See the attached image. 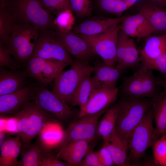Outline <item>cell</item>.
<instances>
[{
  "instance_id": "1",
  "label": "cell",
  "mask_w": 166,
  "mask_h": 166,
  "mask_svg": "<svg viewBox=\"0 0 166 166\" xmlns=\"http://www.w3.org/2000/svg\"><path fill=\"white\" fill-rule=\"evenodd\" d=\"M11 116L18 121V134L20 137L22 148L30 144L48 125L56 122L54 117L44 110L34 98L22 110Z\"/></svg>"
},
{
  "instance_id": "2",
  "label": "cell",
  "mask_w": 166,
  "mask_h": 166,
  "mask_svg": "<svg viewBox=\"0 0 166 166\" xmlns=\"http://www.w3.org/2000/svg\"><path fill=\"white\" fill-rule=\"evenodd\" d=\"M12 13L16 23L33 24L40 30H56L54 15L45 8L40 0H9L4 6Z\"/></svg>"
},
{
  "instance_id": "3",
  "label": "cell",
  "mask_w": 166,
  "mask_h": 166,
  "mask_svg": "<svg viewBox=\"0 0 166 166\" xmlns=\"http://www.w3.org/2000/svg\"><path fill=\"white\" fill-rule=\"evenodd\" d=\"M40 30L28 23H16L9 41L6 45L16 62L21 67L31 57Z\"/></svg>"
},
{
  "instance_id": "4",
  "label": "cell",
  "mask_w": 166,
  "mask_h": 166,
  "mask_svg": "<svg viewBox=\"0 0 166 166\" xmlns=\"http://www.w3.org/2000/svg\"><path fill=\"white\" fill-rule=\"evenodd\" d=\"M140 66L131 76L123 77L122 93L125 97L151 99L160 92L159 87L166 86V82L156 77L152 70Z\"/></svg>"
},
{
  "instance_id": "5",
  "label": "cell",
  "mask_w": 166,
  "mask_h": 166,
  "mask_svg": "<svg viewBox=\"0 0 166 166\" xmlns=\"http://www.w3.org/2000/svg\"><path fill=\"white\" fill-rule=\"evenodd\" d=\"M116 131L128 140L133 130L151 107L148 98L126 97L118 104Z\"/></svg>"
},
{
  "instance_id": "6",
  "label": "cell",
  "mask_w": 166,
  "mask_h": 166,
  "mask_svg": "<svg viewBox=\"0 0 166 166\" xmlns=\"http://www.w3.org/2000/svg\"><path fill=\"white\" fill-rule=\"evenodd\" d=\"M68 70L61 71L55 78L52 92L67 104L71 100L78 85L86 75L93 72L94 67L76 59Z\"/></svg>"
},
{
  "instance_id": "7",
  "label": "cell",
  "mask_w": 166,
  "mask_h": 166,
  "mask_svg": "<svg viewBox=\"0 0 166 166\" xmlns=\"http://www.w3.org/2000/svg\"><path fill=\"white\" fill-rule=\"evenodd\" d=\"M153 120L151 107L129 138L128 166L138 163L143 157L146 150L154 143Z\"/></svg>"
},
{
  "instance_id": "8",
  "label": "cell",
  "mask_w": 166,
  "mask_h": 166,
  "mask_svg": "<svg viewBox=\"0 0 166 166\" xmlns=\"http://www.w3.org/2000/svg\"><path fill=\"white\" fill-rule=\"evenodd\" d=\"M31 57L59 61L70 66L74 61L62 43L57 31L52 29L40 30Z\"/></svg>"
},
{
  "instance_id": "9",
  "label": "cell",
  "mask_w": 166,
  "mask_h": 166,
  "mask_svg": "<svg viewBox=\"0 0 166 166\" xmlns=\"http://www.w3.org/2000/svg\"><path fill=\"white\" fill-rule=\"evenodd\" d=\"M120 30L119 25L101 34L79 35L87 42L96 55L102 58L105 64L115 67L117 63V40Z\"/></svg>"
},
{
  "instance_id": "10",
  "label": "cell",
  "mask_w": 166,
  "mask_h": 166,
  "mask_svg": "<svg viewBox=\"0 0 166 166\" xmlns=\"http://www.w3.org/2000/svg\"><path fill=\"white\" fill-rule=\"evenodd\" d=\"M106 111L82 116L71 123L64 131L60 149L73 141L86 140L90 142L94 139L97 136L99 119Z\"/></svg>"
},
{
  "instance_id": "11",
  "label": "cell",
  "mask_w": 166,
  "mask_h": 166,
  "mask_svg": "<svg viewBox=\"0 0 166 166\" xmlns=\"http://www.w3.org/2000/svg\"><path fill=\"white\" fill-rule=\"evenodd\" d=\"M67 66L59 61L31 57L24 66V69L29 77L45 86L54 81Z\"/></svg>"
},
{
  "instance_id": "12",
  "label": "cell",
  "mask_w": 166,
  "mask_h": 166,
  "mask_svg": "<svg viewBox=\"0 0 166 166\" xmlns=\"http://www.w3.org/2000/svg\"><path fill=\"white\" fill-rule=\"evenodd\" d=\"M34 98L44 110L59 120H66L74 114L67 103L37 81Z\"/></svg>"
},
{
  "instance_id": "13",
  "label": "cell",
  "mask_w": 166,
  "mask_h": 166,
  "mask_svg": "<svg viewBox=\"0 0 166 166\" xmlns=\"http://www.w3.org/2000/svg\"><path fill=\"white\" fill-rule=\"evenodd\" d=\"M36 82L15 92L0 96V117L10 116L31 101L34 98Z\"/></svg>"
},
{
  "instance_id": "14",
  "label": "cell",
  "mask_w": 166,
  "mask_h": 166,
  "mask_svg": "<svg viewBox=\"0 0 166 166\" xmlns=\"http://www.w3.org/2000/svg\"><path fill=\"white\" fill-rule=\"evenodd\" d=\"M118 93L117 87L95 89L85 105L80 110L76 119L108 110L116 101Z\"/></svg>"
},
{
  "instance_id": "15",
  "label": "cell",
  "mask_w": 166,
  "mask_h": 166,
  "mask_svg": "<svg viewBox=\"0 0 166 166\" xmlns=\"http://www.w3.org/2000/svg\"><path fill=\"white\" fill-rule=\"evenodd\" d=\"M57 31L67 51L76 59L89 63L96 55L87 42L80 36L70 31Z\"/></svg>"
},
{
  "instance_id": "16",
  "label": "cell",
  "mask_w": 166,
  "mask_h": 166,
  "mask_svg": "<svg viewBox=\"0 0 166 166\" xmlns=\"http://www.w3.org/2000/svg\"><path fill=\"white\" fill-rule=\"evenodd\" d=\"M125 17V16L114 18H93L74 26L70 32L77 34L86 35L101 34L119 26Z\"/></svg>"
},
{
  "instance_id": "17",
  "label": "cell",
  "mask_w": 166,
  "mask_h": 166,
  "mask_svg": "<svg viewBox=\"0 0 166 166\" xmlns=\"http://www.w3.org/2000/svg\"><path fill=\"white\" fill-rule=\"evenodd\" d=\"M24 69L0 68V96L19 90L30 84Z\"/></svg>"
},
{
  "instance_id": "18",
  "label": "cell",
  "mask_w": 166,
  "mask_h": 166,
  "mask_svg": "<svg viewBox=\"0 0 166 166\" xmlns=\"http://www.w3.org/2000/svg\"><path fill=\"white\" fill-rule=\"evenodd\" d=\"M120 30L128 36L133 38L147 37L154 33L152 25L142 14L125 17L119 25Z\"/></svg>"
},
{
  "instance_id": "19",
  "label": "cell",
  "mask_w": 166,
  "mask_h": 166,
  "mask_svg": "<svg viewBox=\"0 0 166 166\" xmlns=\"http://www.w3.org/2000/svg\"><path fill=\"white\" fill-rule=\"evenodd\" d=\"M148 1L141 4L139 12L148 20L154 33L157 35L166 34V7Z\"/></svg>"
},
{
  "instance_id": "20",
  "label": "cell",
  "mask_w": 166,
  "mask_h": 166,
  "mask_svg": "<svg viewBox=\"0 0 166 166\" xmlns=\"http://www.w3.org/2000/svg\"><path fill=\"white\" fill-rule=\"evenodd\" d=\"M104 144L110 153L115 165L128 166V140L115 130Z\"/></svg>"
},
{
  "instance_id": "21",
  "label": "cell",
  "mask_w": 166,
  "mask_h": 166,
  "mask_svg": "<svg viewBox=\"0 0 166 166\" xmlns=\"http://www.w3.org/2000/svg\"><path fill=\"white\" fill-rule=\"evenodd\" d=\"M123 70L108 65L105 63L94 66L92 77L95 89L114 88Z\"/></svg>"
},
{
  "instance_id": "22",
  "label": "cell",
  "mask_w": 166,
  "mask_h": 166,
  "mask_svg": "<svg viewBox=\"0 0 166 166\" xmlns=\"http://www.w3.org/2000/svg\"><path fill=\"white\" fill-rule=\"evenodd\" d=\"M89 142L86 140L71 142L60 149L56 156L72 166L81 165L84 158L90 150Z\"/></svg>"
},
{
  "instance_id": "23",
  "label": "cell",
  "mask_w": 166,
  "mask_h": 166,
  "mask_svg": "<svg viewBox=\"0 0 166 166\" xmlns=\"http://www.w3.org/2000/svg\"><path fill=\"white\" fill-rule=\"evenodd\" d=\"M151 105L156 124L153 136L155 143L166 128V86L162 92L151 99Z\"/></svg>"
},
{
  "instance_id": "24",
  "label": "cell",
  "mask_w": 166,
  "mask_h": 166,
  "mask_svg": "<svg viewBox=\"0 0 166 166\" xmlns=\"http://www.w3.org/2000/svg\"><path fill=\"white\" fill-rule=\"evenodd\" d=\"M22 147L18 134L14 137L7 135L4 142L0 146V166H18L17 158Z\"/></svg>"
},
{
  "instance_id": "25",
  "label": "cell",
  "mask_w": 166,
  "mask_h": 166,
  "mask_svg": "<svg viewBox=\"0 0 166 166\" xmlns=\"http://www.w3.org/2000/svg\"><path fill=\"white\" fill-rule=\"evenodd\" d=\"M48 151L40 143H30L21 148V158L18 166H42Z\"/></svg>"
},
{
  "instance_id": "26",
  "label": "cell",
  "mask_w": 166,
  "mask_h": 166,
  "mask_svg": "<svg viewBox=\"0 0 166 166\" xmlns=\"http://www.w3.org/2000/svg\"><path fill=\"white\" fill-rule=\"evenodd\" d=\"M166 53V34L147 39L140 53L141 61L154 59Z\"/></svg>"
},
{
  "instance_id": "27",
  "label": "cell",
  "mask_w": 166,
  "mask_h": 166,
  "mask_svg": "<svg viewBox=\"0 0 166 166\" xmlns=\"http://www.w3.org/2000/svg\"><path fill=\"white\" fill-rule=\"evenodd\" d=\"M64 131L56 122L49 124L40 133V143L48 151L61 144L64 136Z\"/></svg>"
},
{
  "instance_id": "28",
  "label": "cell",
  "mask_w": 166,
  "mask_h": 166,
  "mask_svg": "<svg viewBox=\"0 0 166 166\" xmlns=\"http://www.w3.org/2000/svg\"><path fill=\"white\" fill-rule=\"evenodd\" d=\"M91 74L82 80L76 90L69 103L73 106H78L80 109L87 104L92 92L95 89Z\"/></svg>"
},
{
  "instance_id": "29",
  "label": "cell",
  "mask_w": 166,
  "mask_h": 166,
  "mask_svg": "<svg viewBox=\"0 0 166 166\" xmlns=\"http://www.w3.org/2000/svg\"><path fill=\"white\" fill-rule=\"evenodd\" d=\"M118 113L117 104L108 109L99 122L97 136L104 140L108 139L115 130Z\"/></svg>"
},
{
  "instance_id": "30",
  "label": "cell",
  "mask_w": 166,
  "mask_h": 166,
  "mask_svg": "<svg viewBox=\"0 0 166 166\" xmlns=\"http://www.w3.org/2000/svg\"><path fill=\"white\" fill-rule=\"evenodd\" d=\"M16 22L10 10L6 7H0V42L8 43Z\"/></svg>"
},
{
  "instance_id": "31",
  "label": "cell",
  "mask_w": 166,
  "mask_h": 166,
  "mask_svg": "<svg viewBox=\"0 0 166 166\" xmlns=\"http://www.w3.org/2000/svg\"><path fill=\"white\" fill-rule=\"evenodd\" d=\"M141 62V58L135 42L133 39L129 38L122 61L116 67L123 70L126 69H133L139 65Z\"/></svg>"
},
{
  "instance_id": "32",
  "label": "cell",
  "mask_w": 166,
  "mask_h": 166,
  "mask_svg": "<svg viewBox=\"0 0 166 166\" xmlns=\"http://www.w3.org/2000/svg\"><path fill=\"white\" fill-rule=\"evenodd\" d=\"M136 0H97V5L101 10L116 15H120L132 6Z\"/></svg>"
},
{
  "instance_id": "33",
  "label": "cell",
  "mask_w": 166,
  "mask_h": 166,
  "mask_svg": "<svg viewBox=\"0 0 166 166\" xmlns=\"http://www.w3.org/2000/svg\"><path fill=\"white\" fill-rule=\"evenodd\" d=\"M75 18L71 9H67L59 13L53 20L56 30L66 32L70 31L74 24Z\"/></svg>"
},
{
  "instance_id": "34",
  "label": "cell",
  "mask_w": 166,
  "mask_h": 166,
  "mask_svg": "<svg viewBox=\"0 0 166 166\" xmlns=\"http://www.w3.org/2000/svg\"><path fill=\"white\" fill-rule=\"evenodd\" d=\"M71 9L77 16L80 19L91 14L93 7L90 0H69Z\"/></svg>"
},
{
  "instance_id": "35",
  "label": "cell",
  "mask_w": 166,
  "mask_h": 166,
  "mask_svg": "<svg viewBox=\"0 0 166 166\" xmlns=\"http://www.w3.org/2000/svg\"><path fill=\"white\" fill-rule=\"evenodd\" d=\"M160 138L152 145L154 162L156 165L166 166V136Z\"/></svg>"
},
{
  "instance_id": "36",
  "label": "cell",
  "mask_w": 166,
  "mask_h": 166,
  "mask_svg": "<svg viewBox=\"0 0 166 166\" xmlns=\"http://www.w3.org/2000/svg\"><path fill=\"white\" fill-rule=\"evenodd\" d=\"M10 70L21 67L14 59L6 45L0 42V68Z\"/></svg>"
},
{
  "instance_id": "37",
  "label": "cell",
  "mask_w": 166,
  "mask_h": 166,
  "mask_svg": "<svg viewBox=\"0 0 166 166\" xmlns=\"http://www.w3.org/2000/svg\"><path fill=\"white\" fill-rule=\"evenodd\" d=\"M40 0L43 6L54 16L66 9L72 10L69 0Z\"/></svg>"
},
{
  "instance_id": "38",
  "label": "cell",
  "mask_w": 166,
  "mask_h": 166,
  "mask_svg": "<svg viewBox=\"0 0 166 166\" xmlns=\"http://www.w3.org/2000/svg\"><path fill=\"white\" fill-rule=\"evenodd\" d=\"M140 65L149 69L157 70L166 77V53L152 60L141 61Z\"/></svg>"
},
{
  "instance_id": "39",
  "label": "cell",
  "mask_w": 166,
  "mask_h": 166,
  "mask_svg": "<svg viewBox=\"0 0 166 166\" xmlns=\"http://www.w3.org/2000/svg\"><path fill=\"white\" fill-rule=\"evenodd\" d=\"M128 38V36L120 30H119L118 34L117 42L116 66L119 65L122 61Z\"/></svg>"
},
{
  "instance_id": "40",
  "label": "cell",
  "mask_w": 166,
  "mask_h": 166,
  "mask_svg": "<svg viewBox=\"0 0 166 166\" xmlns=\"http://www.w3.org/2000/svg\"><path fill=\"white\" fill-rule=\"evenodd\" d=\"M96 152L103 166H111L114 165L110 153L104 144L99 151Z\"/></svg>"
},
{
  "instance_id": "41",
  "label": "cell",
  "mask_w": 166,
  "mask_h": 166,
  "mask_svg": "<svg viewBox=\"0 0 166 166\" xmlns=\"http://www.w3.org/2000/svg\"><path fill=\"white\" fill-rule=\"evenodd\" d=\"M82 166H103L96 152L89 150L84 158L81 164Z\"/></svg>"
},
{
  "instance_id": "42",
  "label": "cell",
  "mask_w": 166,
  "mask_h": 166,
  "mask_svg": "<svg viewBox=\"0 0 166 166\" xmlns=\"http://www.w3.org/2000/svg\"><path fill=\"white\" fill-rule=\"evenodd\" d=\"M42 166H72L69 164L59 159L56 156L47 154L44 158Z\"/></svg>"
},
{
  "instance_id": "43",
  "label": "cell",
  "mask_w": 166,
  "mask_h": 166,
  "mask_svg": "<svg viewBox=\"0 0 166 166\" xmlns=\"http://www.w3.org/2000/svg\"><path fill=\"white\" fill-rule=\"evenodd\" d=\"M5 131L9 133H18V122L15 117L11 116L7 118Z\"/></svg>"
},
{
  "instance_id": "44",
  "label": "cell",
  "mask_w": 166,
  "mask_h": 166,
  "mask_svg": "<svg viewBox=\"0 0 166 166\" xmlns=\"http://www.w3.org/2000/svg\"><path fill=\"white\" fill-rule=\"evenodd\" d=\"M8 133L5 131H0V146L3 144L5 140Z\"/></svg>"
},
{
  "instance_id": "45",
  "label": "cell",
  "mask_w": 166,
  "mask_h": 166,
  "mask_svg": "<svg viewBox=\"0 0 166 166\" xmlns=\"http://www.w3.org/2000/svg\"><path fill=\"white\" fill-rule=\"evenodd\" d=\"M3 117V118H2V117H1L0 131H5L6 130L7 118H4V117Z\"/></svg>"
},
{
  "instance_id": "46",
  "label": "cell",
  "mask_w": 166,
  "mask_h": 166,
  "mask_svg": "<svg viewBox=\"0 0 166 166\" xmlns=\"http://www.w3.org/2000/svg\"><path fill=\"white\" fill-rule=\"evenodd\" d=\"M162 6L166 7V0H148Z\"/></svg>"
},
{
  "instance_id": "47",
  "label": "cell",
  "mask_w": 166,
  "mask_h": 166,
  "mask_svg": "<svg viewBox=\"0 0 166 166\" xmlns=\"http://www.w3.org/2000/svg\"><path fill=\"white\" fill-rule=\"evenodd\" d=\"M9 0H0V7L4 6L6 2Z\"/></svg>"
},
{
  "instance_id": "48",
  "label": "cell",
  "mask_w": 166,
  "mask_h": 166,
  "mask_svg": "<svg viewBox=\"0 0 166 166\" xmlns=\"http://www.w3.org/2000/svg\"><path fill=\"white\" fill-rule=\"evenodd\" d=\"M163 135H165L166 136V128L163 132V133L162 134L161 136Z\"/></svg>"
}]
</instances>
